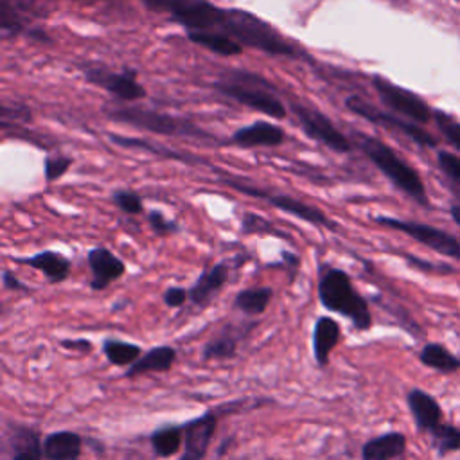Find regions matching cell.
<instances>
[{"label":"cell","mask_w":460,"mask_h":460,"mask_svg":"<svg viewBox=\"0 0 460 460\" xmlns=\"http://www.w3.org/2000/svg\"><path fill=\"white\" fill-rule=\"evenodd\" d=\"M223 34L230 36L244 49L248 47L253 50H261L268 56H282L291 59L305 58V52L288 41L273 25L244 9H226Z\"/></svg>","instance_id":"1"},{"label":"cell","mask_w":460,"mask_h":460,"mask_svg":"<svg viewBox=\"0 0 460 460\" xmlns=\"http://www.w3.org/2000/svg\"><path fill=\"white\" fill-rule=\"evenodd\" d=\"M316 293L322 307L345 316L354 325V329L368 331L372 327V313L368 302L359 291H356L347 271L332 266L322 270Z\"/></svg>","instance_id":"2"},{"label":"cell","mask_w":460,"mask_h":460,"mask_svg":"<svg viewBox=\"0 0 460 460\" xmlns=\"http://www.w3.org/2000/svg\"><path fill=\"white\" fill-rule=\"evenodd\" d=\"M214 90L234 99L235 102L261 111L271 119L282 120L288 115L286 104L275 86L262 75L248 70H228L212 83Z\"/></svg>","instance_id":"3"},{"label":"cell","mask_w":460,"mask_h":460,"mask_svg":"<svg viewBox=\"0 0 460 460\" xmlns=\"http://www.w3.org/2000/svg\"><path fill=\"white\" fill-rule=\"evenodd\" d=\"M104 113L117 122L131 124L135 128L146 129L155 135H169V137H187V138H198V140H208L214 144H221V140L205 131L203 128L196 126L189 119L156 111V110H147L140 106H106Z\"/></svg>","instance_id":"4"},{"label":"cell","mask_w":460,"mask_h":460,"mask_svg":"<svg viewBox=\"0 0 460 460\" xmlns=\"http://www.w3.org/2000/svg\"><path fill=\"white\" fill-rule=\"evenodd\" d=\"M358 137V146L365 153V156L404 194L419 201L420 205H428L426 198V189L422 185L420 176L417 171L408 165L390 146L381 142L376 137L365 135V133H356Z\"/></svg>","instance_id":"5"},{"label":"cell","mask_w":460,"mask_h":460,"mask_svg":"<svg viewBox=\"0 0 460 460\" xmlns=\"http://www.w3.org/2000/svg\"><path fill=\"white\" fill-rule=\"evenodd\" d=\"M140 2L149 11L167 14L169 20L183 27L187 34H194V32L223 34L226 9L212 4L210 0H140Z\"/></svg>","instance_id":"6"},{"label":"cell","mask_w":460,"mask_h":460,"mask_svg":"<svg viewBox=\"0 0 460 460\" xmlns=\"http://www.w3.org/2000/svg\"><path fill=\"white\" fill-rule=\"evenodd\" d=\"M291 111L295 113L302 131L309 138L323 144L325 147H329L336 153H350L352 151L350 140L318 108H313L304 102H291Z\"/></svg>","instance_id":"7"},{"label":"cell","mask_w":460,"mask_h":460,"mask_svg":"<svg viewBox=\"0 0 460 460\" xmlns=\"http://www.w3.org/2000/svg\"><path fill=\"white\" fill-rule=\"evenodd\" d=\"M81 72L90 84H95L119 101L133 102L146 97V88L137 81V72L124 68L120 72L108 70L102 65H81Z\"/></svg>","instance_id":"8"},{"label":"cell","mask_w":460,"mask_h":460,"mask_svg":"<svg viewBox=\"0 0 460 460\" xmlns=\"http://www.w3.org/2000/svg\"><path fill=\"white\" fill-rule=\"evenodd\" d=\"M345 108L349 111L356 113L358 117L372 122V124H377V126H383V128H388V129H395V131L406 135L408 138H411L413 142H417L420 146H428V147H435L437 146V138L431 137L419 124L408 122V120H402V119H399V117H395L392 113H386V111L376 108L374 104L367 102L359 95H349L345 99Z\"/></svg>","instance_id":"9"},{"label":"cell","mask_w":460,"mask_h":460,"mask_svg":"<svg viewBox=\"0 0 460 460\" xmlns=\"http://www.w3.org/2000/svg\"><path fill=\"white\" fill-rule=\"evenodd\" d=\"M372 84L381 99V102L385 106H388L390 110L408 117L410 120H413L415 124H426L429 122V119L433 117L428 102L424 99H420L417 93H413L411 90H406L392 81H388L386 77L381 75H374L372 77Z\"/></svg>","instance_id":"10"},{"label":"cell","mask_w":460,"mask_h":460,"mask_svg":"<svg viewBox=\"0 0 460 460\" xmlns=\"http://www.w3.org/2000/svg\"><path fill=\"white\" fill-rule=\"evenodd\" d=\"M376 221L383 226L399 230L402 234H408L410 237H413L415 241H419L420 244L447 255V257H455L460 259V241L456 237H453L451 234L424 225V223H417V221H406V219H397V217H388V216H377Z\"/></svg>","instance_id":"11"},{"label":"cell","mask_w":460,"mask_h":460,"mask_svg":"<svg viewBox=\"0 0 460 460\" xmlns=\"http://www.w3.org/2000/svg\"><path fill=\"white\" fill-rule=\"evenodd\" d=\"M217 428V413L205 411L187 422H183V453L180 460H203L210 442L216 435Z\"/></svg>","instance_id":"12"},{"label":"cell","mask_w":460,"mask_h":460,"mask_svg":"<svg viewBox=\"0 0 460 460\" xmlns=\"http://www.w3.org/2000/svg\"><path fill=\"white\" fill-rule=\"evenodd\" d=\"M86 262L92 271L90 288L93 291L106 289L111 282L119 280L126 271L124 261L106 246H93L86 255Z\"/></svg>","instance_id":"13"},{"label":"cell","mask_w":460,"mask_h":460,"mask_svg":"<svg viewBox=\"0 0 460 460\" xmlns=\"http://www.w3.org/2000/svg\"><path fill=\"white\" fill-rule=\"evenodd\" d=\"M239 147H277L286 142V131L273 122L255 120L235 129L228 140Z\"/></svg>","instance_id":"14"},{"label":"cell","mask_w":460,"mask_h":460,"mask_svg":"<svg viewBox=\"0 0 460 460\" xmlns=\"http://www.w3.org/2000/svg\"><path fill=\"white\" fill-rule=\"evenodd\" d=\"M262 199L268 201L270 205H273L275 208H279L282 212H288L289 216L298 217L302 221H307L311 225H316V226H322V228H327V230H336L338 228L336 221L329 219L318 207L309 205V203H305L302 199H296V198H293L289 194H279V192L266 190Z\"/></svg>","instance_id":"15"},{"label":"cell","mask_w":460,"mask_h":460,"mask_svg":"<svg viewBox=\"0 0 460 460\" xmlns=\"http://www.w3.org/2000/svg\"><path fill=\"white\" fill-rule=\"evenodd\" d=\"M230 275V266L226 262H216L214 266L203 270L196 282L189 288V302L199 309L210 305L214 296L223 289Z\"/></svg>","instance_id":"16"},{"label":"cell","mask_w":460,"mask_h":460,"mask_svg":"<svg viewBox=\"0 0 460 460\" xmlns=\"http://www.w3.org/2000/svg\"><path fill=\"white\" fill-rule=\"evenodd\" d=\"M18 264H25L32 270H38L50 284H59L70 275V259L56 250H41L27 257H14Z\"/></svg>","instance_id":"17"},{"label":"cell","mask_w":460,"mask_h":460,"mask_svg":"<svg viewBox=\"0 0 460 460\" xmlns=\"http://www.w3.org/2000/svg\"><path fill=\"white\" fill-rule=\"evenodd\" d=\"M257 323L253 322L252 325L244 327H237V325H225L223 329H219L201 349V359L203 361H219V359H234L237 356V347H239V340L250 332L246 329H253Z\"/></svg>","instance_id":"18"},{"label":"cell","mask_w":460,"mask_h":460,"mask_svg":"<svg viewBox=\"0 0 460 460\" xmlns=\"http://www.w3.org/2000/svg\"><path fill=\"white\" fill-rule=\"evenodd\" d=\"M408 408L411 411V417L415 420V426L420 431L431 433L437 426L442 424L444 411L435 397H431L428 392L420 388H411L406 395Z\"/></svg>","instance_id":"19"},{"label":"cell","mask_w":460,"mask_h":460,"mask_svg":"<svg viewBox=\"0 0 460 460\" xmlns=\"http://www.w3.org/2000/svg\"><path fill=\"white\" fill-rule=\"evenodd\" d=\"M341 338L340 323L332 316H318L313 325L311 345L313 358L318 367H327L331 361V352L336 349Z\"/></svg>","instance_id":"20"},{"label":"cell","mask_w":460,"mask_h":460,"mask_svg":"<svg viewBox=\"0 0 460 460\" xmlns=\"http://www.w3.org/2000/svg\"><path fill=\"white\" fill-rule=\"evenodd\" d=\"M83 437L72 429L50 431L43 437V460H79Z\"/></svg>","instance_id":"21"},{"label":"cell","mask_w":460,"mask_h":460,"mask_svg":"<svg viewBox=\"0 0 460 460\" xmlns=\"http://www.w3.org/2000/svg\"><path fill=\"white\" fill-rule=\"evenodd\" d=\"M176 361V349L171 345H158L146 350L131 367L126 368L124 376L133 379L146 374H164L172 368Z\"/></svg>","instance_id":"22"},{"label":"cell","mask_w":460,"mask_h":460,"mask_svg":"<svg viewBox=\"0 0 460 460\" xmlns=\"http://www.w3.org/2000/svg\"><path fill=\"white\" fill-rule=\"evenodd\" d=\"M9 460H43V438L29 426L11 424Z\"/></svg>","instance_id":"23"},{"label":"cell","mask_w":460,"mask_h":460,"mask_svg":"<svg viewBox=\"0 0 460 460\" xmlns=\"http://www.w3.org/2000/svg\"><path fill=\"white\" fill-rule=\"evenodd\" d=\"M406 451V437L401 431H386L361 446V460H395Z\"/></svg>","instance_id":"24"},{"label":"cell","mask_w":460,"mask_h":460,"mask_svg":"<svg viewBox=\"0 0 460 460\" xmlns=\"http://www.w3.org/2000/svg\"><path fill=\"white\" fill-rule=\"evenodd\" d=\"M110 142L120 146V147H129V149H142V151H147V153H153V155H158L162 158H169V160H178V162H185L187 165H192V164H199L203 160L192 156V155H187V153H181L178 149H171L167 146H162V144H153L149 140H144V138H135V137H122V135H115V133H110L108 135Z\"/></svg>","instance_id":"25"},{"label":"cell","mask_w":460,"mask_h":460,"mask_svg":"<svg viewBox=\"0 0 460 460\" xmlns=\"http://www.w3.org/2000/svg\"><path fill=\"white\" fill-rule=\"evenodd\" d=\"M183 424H164L151 431L149 444L158 458H169L183 446Z\"/></svg>","instance_id":"26"},{"label":"cell","mask_w":460,"mask_h":460,"mask_svg":"<svg viewBox=\"0 0 460 460\" xmlns=\"http://www.w3.org/2000/svg\"><path fill=\"white\" fill-rule=\"evenodd\" d=\"M273 298V289L268 286H253L241 289L234 298V307L246 316L262 314Z\"/></svg>","instance_id":"27"},{"label":"cell","mask_w":460,"mask_h":460,"mask_svg":"<svg viewBox=\"0 0 460 460\" xmlns=\"http://www.w3.org/2000/svg\"><path fill=\"white\" fill-rule=\"evenodd\" d=\"M101 349L111 365L126 367V368L131 367L144 354L140 345L133 341L119 340V338H104L101 343Z\"/></svg>","instance_id":"28"},{"label":"cell","mask_w":460,"mask_h":460,"mask_svg":"<svg viewBox=\"0 0 460 460\" xmlns=\"http://www.w3.org/2000/svg\"><path fill=\"white\" fill-rule=\"evenodd\" d=\"M187 38L192 43H196L217 56H225V58L239 56L244 50V47L241 43H237L235 40H232L225 34H219V32H194V34H187Z\"/></svg>","instance_id":"29"},{"label":"cell","mask_w":460,"mask_h":460,"mask_svg":"<svg viewBox=\"0 0 460 460\" xmlns=\"http://www.w3.org/2000/svg\"><path fill=\"white\" fill-rule=\"evenodd\" d=\"M419 359L422 365L438 370L442 374H453L460 368V359L453 356L444 345L440 343H428L419 352Z\"/></svg>","instance_id":"30"},{"label":"cell","mask_w":460,"mask_h":460,"mask_svg":"<svg viewBox=\"0 0 460 460\" xmlns=\"http://www.w3.org/2000/svg\"><path fill=\"white\" fill-rule=\"evenodd\" d=\"M429 435H431L433 446L440 456L453 453V451H460V428L442 422Z\"/></svg>","instance_id":"31"},{"label":"cell","mask_w":460,"mask_h":460,"mask_svg":"<svg viewBox=\"0 0 460 460\" xmlns=\"http://www.w3.org/2000/svg\"><path fill=\"white\" fill-rule=\"evenodd\" d=\"M111 199L126 214H142L144 212L142 198L131 189H117L111 194Z\"/></svg>","instance_id":"32"},{"label":"cell","mask_w":460,"mask_h":460,"mask_svg":"<svg viewBox=\"0 0 460 460\" xmlns=\"http://www.w3.org/2000/svg\"><path fill=\"white\" fill-rule=\"evenodd\" d=\"M72 165V158L65 156V155H56V156H47L43 162V171H45V180L56 181L59 180Z\"/></svg>","instance_id":"33"},{"label":"cell","mask_w":460,"mask_h":460,"mask_svg":"<svg viewBox=\"0 0 460 460\" xmlns=\"http://www.w3.org/2000/svg\"><path fill=\"white\" fill-rule=\"evenodd\" d=\"M440 131L444 133V137L455 146L460 149V122L456 119H453L451 115L444 113V111H435L433 113Z\"/></svg>","instance_id":"34"},{"label":"cell","mask_w":460,"mask_h":460,"mask_svg":"<svg viewBox=\"0 0 460 460\" xmlns=\"http://www.w3.org/2000/svg\"><path fill=\"white\" fill-rule=\"evenodd\" d=\"M147 223L153 228V232L160 237L171 235L178 232V223L171 217H165L160 210H149L147 212Z\"/></svg>","instance_id":"35"},{"label":"cell","mask_w":460,"mask_h":460,"mask_svg":"<svg viewBox=\"0 0 460 460\" xmlns=\"http://www.w3.org/2000/svg\"><path fill=\"white\" fill-rule=\"evenodd\" d=\"M243 230L244 234H280L271 223L257 214H244L243 217ZM282 235V234H280Z\"/></svg>","instance_id":"36"},{"label":"cell","mask_w":460,"mask_h":460,"mask_svg":"<svg viewBox=\"0 0 460 460\" xmlns=\"http://www.w3.org/2000/svg\"><path fill=\"white\" fill-rule=\"evenodd\" d=\"M162 300L167 307L171 309H178V307H183L185 302L189 300V289L187 288H181V286H169L164 295H162Z\"/></svg>","instance_id":"37"},{"label":"cell","mask_w":460,"mask_h":460,"mask_svg":"<svg viewBox=\"0 0 460 460\" xmlns=\"http://www.w3.org/2000/svg\"><path fill=\"white\" fill-rule=\"evenodd\" d=\"M437 160L444 172H447L451 178L460 181V156L458 155H453L447 151H438Z\"/></svg>","instance_id":"38"},{"label":"cell","mask_w":460,"mask_h":460,"mask_svg":"<svg viewBox=\"0 0 460 460\" xmlns=\"http://www.w3.org/2000/svg\"><path fill=\"white\" fill-rule=\"evenodd\" d=\"M2 284L5 289H11V291H23V293H29L31 288L27 284H23L13 271L9 270H4L2 271Z\"/></svg>","instance_id":"39"},{"label":"cell","mask_w":460,"mask_h":460,"mask_svg":"<svg viewBox=\"0 0 460 460\" xmlns=\"http://www.w3.org/2000/svg\"><path fill=\"white\" fill-rule=\"evenodd\" d=\"M59 345H61L63 349L77 350V352H83V354L92 352V349H93L92 341H90V340H84V338H77V340H61Z\"/></svg>","instance_id":"40"},{"label":"cell","mask_w":460,"mask_h":460,"mask_svg":"<svg viewBox=\"0 0 460 460\" xmlns=\"http://www.w3.org/2000/svg\"><path fill=\"white\" fill-rule=\"evenodd\" d=\"M280 257H282V266L289 268L291 271H296L298 266H300V257L293 252H288V250H282L280 252Z\"/></svg>","instance_id":"41"},{"label":"cell","mask_w":460,"mask_h":460,"mask_svg":"<svg viewBox=\"0 0 460 460\" xmlns=\"http://www.w3.org/2000/svg\"><path fill=\"white\" fill-rule=\"evenodd\" d=\"M29 36H31V38H34V40H38V41H50V40H49V36H47V32H45V31H41V29L29 31Z\"/></svg>","instance_id":"42"},{"label":"cell","mask_w":460,"mask_h":460,"mask_svg":"<svg viewBox=\"0 0 460 460\" xmlns=\"http://www.w3.org/2000/svg\"><path fill=\"white\" fill-rule=\"evenodd\" d=\"M451 216L460 225V207H451Z\"/></svg>","instance_id":"43"}]
</instances>
